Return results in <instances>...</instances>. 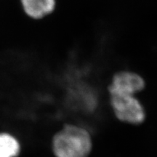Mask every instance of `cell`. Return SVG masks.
<instances>
[{"label": "cell", "mask_w": 157, "mask_h": 157, "mask_svg": "<svg viewBox=\"0 0 157 157\" xmlns=\"http://www.w3.org/2000/svg\"><path fill=\"white\" fill-rule=\"evenodd\" d=\"M20 2L25 15L36 21L52 16L58 5V0H20Z\"/></svg>", "instance_id": "cell-4"}, {"label": "cell", "mask_w": 157, "mask_h": 157, "mask_svg": "<svg viewBox=\"0 0 157 157\" xmlns=\"http://www.w3.org/2000/svg\"><path fill=\"white\" fill-rule=\"evenodd\" d=\"M93 147V138L89 129L74 122L63 124L51 139L54 157H90Z\"/></svg>", "instance_id": "cell-1"}, {"label": "cell", "mask_w": 157, "mask_h": 157, "mask_svg": "<svg viewBox=\"0 0 157 157\" xmlns=\"http://www.w3.org/2000/svg\"><path fill=\"white\" fill-rule=\"evenodd\" d=\"M21 150L18 138L9 132H0V157H17Z\"/></svg>", "instance_id": "cell-5"}, {"label": "cell", "mask_w": 157, "mask_h": 157, "mask_svg": "<svg viewBox=\"0 0 157 157\" xmlns=\"http://www.w3.org/2000/svg\"><path fill=\"white\" fill-rule=\"evenodd\" d=\"M146 87L145 78L131 70H121L111 76L107 87L110 95H134L142 93Z\"/></svg>", "instance_id": "cell-3"}, {"label": "cell", "mask_w": 157, "mask_h": 157, "mask_svg": "<svg viewBox=\"0 0 157 157\" xmlns=\"http://www.w3.org/2000/svg\"><path fill=\"white\" fill-rule=\"evenodd\" d=\"M109 104L113 115L120 122L139 126L146 121V107L137 95H110Z\"/></svg>", "instance_id": "cell-2"}]
</instances>
